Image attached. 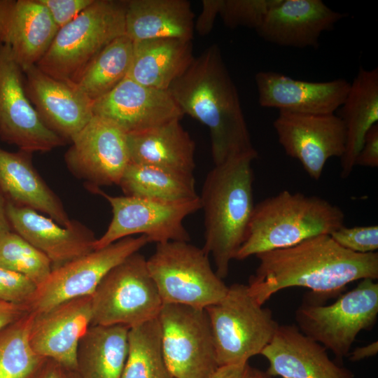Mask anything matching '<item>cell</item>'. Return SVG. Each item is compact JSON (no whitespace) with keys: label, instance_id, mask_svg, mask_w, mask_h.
<instances>
[{"label":"cell","instance_id":"cell-1","mask_svg":"<svg viewBox=\"0 0 378 378\" xmlns=\"http://www.w3.org/2000/svg\"><path fill=\"white\" fill-rule=\"evenodd\" d=\"M259 265L248 281L251 296L263 305L290 287L311 290L308 298L322 302L341 295L355 281L378 279V253H357L337 244L330 234L309 238L290 247L255 255Z\"/></svg>","mask_w":378,"mask_h":378},{"label":"cell","instance_id":"cell-2","mask_svg":"<svg viewBox=\"0 0 378 378\" xmlns=\"http://www.w3.org/2000/svg\"><path fill=\"white\" fill-rule=\"evenodd\" d=\"M168 90L183 115L209 128L214 165L257 151L237 89L217 45L195 57Z\"/></svg>","mask_w":378,"mask_h":378},{"label":"cell","instance_id":"cell-3","mask_svg":"<svg viewBox=\"0 0 378 378\" xmlns=\"http://www.w3.org/2000/svg\"><path fill=\"white\" fill-rule=\"evenodd\" d=\"M258 152L230 158L208 172L201 195L204 213L203 250L214 259L216 273L225 279L248 230L254 209L252 162Z\"/></svg>","mask_w":378,"mask_h":378},{"label":"cell","instance_id":"cell-4","mask_svg":"<svg viewBox=\"0 0 378 378\" xmlns=\"http://www.w3.org/2000/svg\"><path fill=\"white\" fill-rule=\"evenodd\" d=\"M337 205L315 195L283 190L255 205L244 241L236 258L296 245L309 238L330 234L344 225Z\"/></svg>","mask_w":378,"mask_h":378},{"label":"cell","instance_id":"cell-5","mask_svg":"<svg viewBox=\"0 0 378 378\" xmlns=\"http://www.w3.org/2000/svg\"><path fill=\"white\" fill-rule=\"evenodd\" d=\"M125 1L94 0L58 29L36 66L55 78L73 83L105 46L125 34Z\"/></svg>","mask_w":378,"mask_h":378},{"label":"cell","instance_id":"cell-6","mask_svg":"<svg viewBox=\"0 0 378 378\" xmlns=\"http://www.w3.org/2000/svg\"><path fill=\"white\" fill-rule=\"evenodd\" d=\"M262 306L247 285L234 284L222 300L205 309L218 367L248 363L271 341L279 324Z\"/></svg>","mask_w":378,"mask_h":378},{"label":"cell","instance_id":"cell-7","mask_svg":"<svg viewBox=\"0 0 378 378\" xmlns=\"http://www.w3.org/2000/svg\"><path fill=\"white\" fill-rule=\"evenodd\" d=\"M377 316L378 284L371 279L360 280L330 304L307 297L295 313L299 330L331 351L340 362L348 356L358 333L370 330Z\"/></svg>","mask_w":378,"mask_h":378},{"label":"cell","instance_id":"cell-8","mask_svg":"<svg viewBox=\"0 0 378 378\" xmlns=\"http://www.w3.org/2000/svg\"><path fill=\"white\" fill-rule=\"evenodd\" d=\"M147 266L163 304L206 309L228 290L212 269L209 255L189 241L157 244Z\"/></svg>","mask_w":378,"mask_h":378},{"label":"cell","instance_id":"cell-9","mask_svg":"<svg viewBox=\"0 0 378 378\" xmlns=\"http://www.w3.org/2000/svg\"><path fill=\"white\" fill-rule=\"evenodd\" d=\"M91 325L132 328L158 316L163 302L147 266L134 253L111 269L91 295Z\"/></svg>","mask_w":378,"mask_h":378},{"label":"cell","instance_id":"cell-10","mask_svg":"<svg viewBox=\"0 0 378 378\" xmlns=\"http://www.w3.org/2000/svg\"><path fill=\"white\" fill-rule=\"evenodd\" d=\"M104 197L112 209V219L94 250L133 234L145 235L150 242L190 241L184 219L201 209L200 197L181 202H166L132 196H111L100 188L91 190Z\"/></svg>","mask_w":378,"mask_h":378},{"label":"cell","instance_id":"cell-11","mask_svg":"<svg viewBox=\"0 0 378 378\" xmlns=\"http://www.w3.org/2000/svg\"><path fill=\"white\" fill-rule=\"evenodd\" d=\"M158 319L164 358L174 378H210L218 365L205 309L163 304Z\"/></svg>","mask_w":378,"mask_h":378},{"label":"cell","instance_id":"cell-12","mask_svg":"<svg viewBox=\"0 0 378 378\" xmlns=\"http://www.w3.org/2000/svg\"><path fill=\"white\" fill-rule=\"evenodd\" d=\"M148 237H127L52 270L27 304L29 312L47 311L69 300L91 295L114 267L149 243Z\"/></svg>","mask_w":378,"mask_h":378},{"label":"cell","instance_id":"cell-13","mask_svg":"<svg viewBox=\"0 0 378 378\" xmlns=\"http://www.w3.org/2000/svg\"><path fill=\"white\" fill-rule=\"evenodd\" d=\"M0 139L32 154L66 144L41 120L27 95L23 69L10 49L1 43Z\"/></svg>","mask_w":378,"mask_h":378},{"label":"cell","instance_id":"cell-14","mask_svg":"<svg viewBox=\"0 0 378 378\" xmlns=\"http://www.w3.org/2000/svg\"><path fill=\"white\" fill-rule=\"evenodd\" d=\"M70 143L65 163L89 190L119 184L130 162L127 134L122 130L94 115Z\"/></svg>","mask_w":378,"mask_h":378},{"label":"cell","instance_id":"cell-15","mask_svg":"<svg viewBox=\"0 0 378 378\" xmlns=\"http://www.w3.org/2000/svg\"><path fill=\"white\" fill-rule=\"evenodd\" d=\"M273 126L286 155L298 160L313 179L320 178L328 159L344 153L345 129L335 113L279 111Z\"/></svg>","mask_w":378,"mask_h":378},{"label":"cell","instance_id":"cell-16","mask_svg":"<svg viewBox=\"0 0 378 378\" xmlns=\"http://www.w3.org/2000/svg\"><path fill=\"white\" fill-rule=\"evenodd\" d=\"M94 115L105 118L127 134L148 130L184 115L169 90L139 84L127 76L92 102Z\"/></svg>","mask_w":378,"mask_h":378},{"label":"cell","instance_id":"cell-17","mask_svg":"<svg viewBox=\"0 0 378 378\" xmlns=\"http://www.w3.org/2000/svg\"><path fill=\"white\" fill-rule=\"evenodd\" d=\"M24 74L27 95L42 122L70 143L94 116L93 102L74 84L55 78L36 65Z\"/></svg>","mask_w":378,"mask_h":378},{"label":"cell","instance_id":"cell-18","mask_svg":"<svg viewBox=\"0 0 378 378\" xmlns=\"http://www.w3.org/2000/svg\"><path fill=\"white\" fill-rule=\"evenodd\" d=\"M33 314L29 336L33 351L66 370L76 371L78 343L92 324L91 295Z\"/></svg>","mask_w":378,"mask_h":378},{"label":"cell","instance_id":"cell-19","mask_svg":"<svg viewBox=\"0 0 378 378\" xmlns=\"http://www.w3.org/2000/svg\"><path fill=\"white\" fill-rule=\"evenodd\" d=\"M255 82L260 106L313 115L335 113L350 87V82L344 78L313 82L272 71L258 72Z\"/></svg>","mask_w":378,"mask_h":378},{"label":"cell","instance_id":"cell-20","mask_svg":"<svg viewBox=\"0 0 378 378\" xmlns=\"http://www.w3.org/2000/svg\"><path fill=\"white\" fill-rule=\"evenodd\" d=\"M327 349L303 334L296 325H279L260 355L266 372L281 378H354L349 369L330 360Z\"/></svg>","mask_w":378,"mask_h":378},{"label":"cell","instance_id":"cell-21","mask_svg":"<svg viewBox=\"0 0 378 378\" xmlns=\"http://www.w3.org/2000/svg\"><path fill=\"white\" fill-rule=\"evenodd\" d=\"M6 214L12 230L43 252L52 270L94 250V233L78 220L62 226L32 209L8 202Z\"/></svg>","mask_w":378,"mask_h":378},{"label":"cell","instance_id":"cell-22","mask_svg":"<svg viewBox=\"0 0 378 378\" xmlns=\"http://www.w3.org/2000/svg\"><path fill=\"white\" fill-rule=\"evenodd\" d=\"M344 17L321 0H280L255 31L276 46L317 48L321 34Z\"/></svg>","mask_w":378,"mask_h":378},{"label":"cell","instance_id":"cell-23","mask_svg":"<svg viewBox=\"0 0 378 378\" xmlns=\"http://www.w3.org/2000/svg\"><path fill=\"white\" fill-rule=\"evenodd\" d=\"M57 30L38 0H0V43L23 71L38 63Z\"/></svg>","mask_w":378,"mask_h":378},{"label":"cell","instance_id":"cell-24","mask_svg":"<svg viewBox=\"0 0 378 378\" xmlns=\"http://www.w3.org/2000/svg\"><path fill=\"white\" fill-rule=\"evenodd\" d=\"M32 153L0 148V191L6 202L32 209L62 226L71 221L57 195L38 173Z\"/></svg>","mask_w":378,"mask_h":378},{"label":"cell","instance_id":"cell-25","mask_svg":"<svg viewBox=\"0 0 378 378\" xmlns=\"http://www.w3.org/2000/svg\"><path fill=\"white\" fill-rule=\"evenodd\" d=\"M127 144L130 162L151 165L195 178V144L180 120L128 134Z\"/></svg>","mask_w":378,"mask_h":378},{"label":"cell","instance_id":"cell-26","mask_svg":"<svg viewBox=\"0 0 378 378\" xmlns=\"http://www.w3.org/2000/svg\"><path fill=\"white\" fill-rule=\"evenodd\" d=\"M194 18L186 0L125 1V35L133 42L158 38L192 41Z\"/></svg>","mask_w":378,"mask_h":378},{"label":"cell","instance_id":"cell-27","mask_svg":"<svg viewBox=\"0 0 378 378\" xmlns=\"http://www.w3.org/2000/svg\"><path fill=\"white\" fill-rule=\"evenodd\" d=\"M338 115L344 126L345 150L340 158L341 177L348 178L355 165L364 137L378 123V69L360 67L340 106Z\"/></svg>","mask_w":378,"mask_h":378},{"label":"cell","instance_id":"cell-28","mask_svg":"<svg viewBox=\"0 0 378 378\" xmlns=\"http://www.w3.org/2000/svg\"><path fill=\"white\" fill-rule=\"evenodd\" d=\"M194 58L192 41L158 38L135 41L127 76L146 87L168 90Z\"/></svg>","mask_w":378,"mask_h":378},{"label":"cell","instance_id":"cell-29","mask_svg":"<svg viewBox=\"0 0 378 378\" xmlns=\"http://www.w3.org/2000/svg\"><path fill=\"white\" fill-rule=\"evenodd\" d=\"M130 328L123 325H91L76 351L80 378H120L128 353Z\"/></svg>","mask_w":378,"mask_h":378},{"label":"cell","instance_id":"cell-30","mask_svg":"<svg viewBox=\"0 0 378 378\" xmlns=\"http://www.w3.org/2000/svg\"><path fill=\"white\" fill-rule=\"evenodd\" d=\"M118 186L126 196L166 202H181L199 197L195 178L164 169L130 162Z\"/></svg>","mask_w":378,"mask_h":378},{"label":"cell","instance_id":"cell-31","mask_svg":"<svg viewBox=\"0 0 378 378\" xmlns=\"http://www.w3.org/2000/svg\"><path fill=\"white\" fill-rule=\"evenodd\" d=\"M133 41L125 34L105 46L73 83L92 102L113 90L127 77Z\"/></svg>","mask_w":378,"mask_h":378},{"label":"cell","instance_id":"cell-32","mask_svg":"<svg viewBox=\"0 0 378 378\" xmlns=\"http://www.w3.org/2000/svg\"><path fill=\"white\" fill-rule=\"evenodd\" d=\"M120 378H174L164 358L158 318L130 328L128 353Z\"/></svg>","mask_w":378,"mask_h":378},{"label":"cell","instance_id":"cell-33","mask_svg":"<svg viewBox=\"0 0 378 378\" xmlns=\"http://www.w3.org/2000/svg\"><path fill=\"white\" fill-rule=\"evenodd\" d=\"M33 315L29 312L0 330V378H27L44 359L30 345Z\"/></svg>","mask_w":378,"mask_h":378},{"label":"cell","instance_id":"cell-34","mask_svg":"<svg viewBox=\"0 0 378 378\" xmlns=\"http://www.w3.org/2000/svg\"><path fill=\"white\" fill-rule=\"evenodd\" d=\"M0 267L23 275L36 287L52 270L50 260L14 231L0 237Z\"/></svg>","mask_w":378,"mask_h":378},{"label":"cell","instance_id":"cell-35","mask_svg":"<svg viewBox=\"0 0 378 378\" xmlns=\"http://www.w3.org/2000/svg\"><path fill=\"white\" fill-rule=\"evenodd\" d=\"M280 0H223L219 15L229 28L256 30Z\"/></svg>","mask_w":378,"mask_h":378},{"label":"cell","instance_id":"cell-36","mask_svg":"<svg viewBox=\"0 0 378 378\" xmlns=\"http://www.w3.org/2000/svg\"><path fill=\"white\" fill-rule=\"evenodd\" d=\"M330 236L342 248L357 253L377 252L378 226H341Z\"/></svg>","mask_w":378,"mask_h":378},{"label":"cell","instance_id":"cell-37","mask_svg":"<svg viewBox=\"0 0 378 378\" xmlns=\"http://www.w3.org/2000/svg\"><path fill=\"white\" fill-rule=\"evenodd\" d=\"M36 288L27 277L0 267V300L27 305Z\"/></svg>","mask_w":378,"mask_h":378},{"label":"cell","instance_id":"cell-38","mask_svg":"<svg viewBox=\"0 0 378 378\" xmlns=\"http://www.w3.org/2000/svg\"><path fill=\"white\" fill-rule=\"evenodd\" d=\"M59 29L78 17L94 0H38Z\"/></svg>","mask_w":378,"mask_h":378},{"label":"cell","instance_id":"cell-39","mask_svg":"<svg viewBox=\"0 0 378 378\" xmlns=\"http://www.w3.org/2000/svg\"><path fill=\"white\" fill-rule=\"evenodd\" d=\"M355 165L378 167V123L372 125L366 133Z\"/></svg>","mask_w":378,"mask_h":378},{"label":"cell","instance_id":"cell-40","mask_svg":"<svg viewBox=\"0 0 378 378\" xmlns=\"http://www.w3.org/2000/svg\"><path fill=\"white\" fill-rule=\"evenodd\" d=\"M223 0H203L202 9L195 22L194 29L200 36L208 35L219 15Z\"/></svg>","mask_w":378,"mask_h":378},{"label":"cell","instance_id":"cell-41","mask_svg":"<svg viewBox=\"0 0 378 378\" xmlns=\"http://www.w3.org/2000/svg\"><path fill=\"white\" fill-rule=\"evenodd\" d=\"M29 312L27 304L0 300V330Z\"/></svg>","mask_w":378,"mask_h":378},{"label":"cell","instance_id":"cell-42","mask_svg":"<svg viewBox=\"0 0 378 378\" xmlns=\"http://www.w3.org/2000/svg\"><path fill=\"white\" fill-rule=\"evenodd\" d=\"M27 378H66L65 369L57 362L44 358Z\"/></svg>","mask_w":378,"mask_h":378},{"label":"cell","instance_id":"cell-43","mask_svg":"<svg viewBox=\"0 0 378 378\" xmlns=\"http://www.w3.org/2000/svg\"><path fill=\"white\" fill-rule=\"evenodd\" d=\"M251 370L248 363L219 366L210 378H250Z\"/></svg>","mask_w":378,"mask_h":378},{"label":"cell","instance_id":"cell-44","mask_svg":"<svg viewBox=\"0 0 378 378\" xmlns=\"http://www.w3.org/2000/svg\"><path fill=\"white\" fill-rule=\"evenodd\" d=\"M378 353V342L374 341L368 345L357 347L352 352L349 354V360L356 362L365 358L377 355Z\"/></svg>","mask_w":378,"mask_h":378},{"label":"cell","instance_id":"cell-45","mask_svg":"<svg viewBox=\"0 0 378 378\" xmlns=\"http://www.w3.org/2000/svg\"><path fill=\"white\" fill-rule=\"evenodd\" d=\"M12 231L6 214V200L0 191V237Z\"/></svg>","mask_w":378,"mask_h":378},{"label":"cell","instance_id":"cell-46","mask_svg":"<svg viewBox=\"0 0 378 378\" xmlns=\"http://www.w3.org/2000/svg\"><path fill=\"white\" fill-rule=\"evenodd\" d=\"M250 378H274L266 372L257 368H251Z\"/></svg>","mask_w":378,"mask_h":378},{"label":"cell","instance_id":"cell-47","mask_svg":"<svg viewBox=\"0 0 378 378\" xmlns=\"http://www.w3.org/2000/svg\"><path fill=\"white\" fill-rule=\"evenodd\" d=\"M65 376L66 378H80L79 374L73 370H68L65 369Z\"/></svg>","mask_w":378,"mask_h":378}]
</instances>
